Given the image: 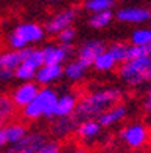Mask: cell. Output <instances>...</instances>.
I'll use <instances>...</instances> for the list:
<instances>
[{
	"instance_id": "7a4b0ae2",
	"label": "cell",
	"mask_w": 151,
	"mask_h": 153,
	"mask_svg": "<svg viewBox=\"0 0 151 153\" xmlns=\"http://www.w3.org/2000/svg\"><path fill=\"white\" fill-rule=\"evenodd\" d=\"M57 93L50 88V86H44V88L38 90L35 99L27 103L24 108H21V115L26 120H38L41 117L53 120V109L57 100Z\"/></svg>"
},
{
	"instance_id": "d6986e66",
	"label": "cell",
	"mask_w": 151,
	"mask_h": 153,
	"mask_svg": "<svg viewBox=\"0 0 151 153\" xmlns=\"http://www.w3.org/2000/svg\"><path fill=\"white\" fill-rule=\"evenodd\" d=\"M21 55H23V64L29 65L30 68L38 70L42 64H44V55H42V49H29L24 47L21 49Z\"/></svg>"
},
{
	"instance_id": "ac0fdd59",
	"label": "cell",
	"mask_w": 151,
	"mask_h": 153,
	"mask_svg": "<svg viewBox=\"0 0 151 153\" xmlns=\"http://www.w3.org/2000/svg\"><path fill=\"white\" fill-rule=\"evenodd\" d=\"M118 61L113 58V55L109 52V50H103L100 55H97V58L94 59L92 62V67L97 70V71H101V73H107V71H112L115 67H116Z\"/></svg>"
},
{
	"instance_id": "5bb4252c",
	"label": "cell",
	"mask_w": 151,
	"mask_h": 153,
	"mask_svg": "<svg viewBox=\"0 0 151 153\" xmlns=\"http://www.w3.org/2000/svg\"><path fill=\"white\" fill-rule=\"evenodd\" d=\"M100 132H101V124L95 118L82 120L76 126V134L82 141H91V140L97 138L100 135Z\"/></svg>"
},
{
	"instance_id": "9c48e42d",
	"label": "cell",
	"mask_w": 151,
	"mask_h": 153,
	"mask_svg": "<svg viewBox=\"0 0 151 153\" xmlns=\"http://www.w3.org/2000/svg\"><path fill=\"white\" fill-rule=\"evenodd\" d=\"M38 90H39L38 88V83H35L32 80L21 82L17 88L12 91V96H11L15 108H20L21 109V108H24L27 103H30L35 99Z\"/></svg>"
},
{
	"instance_id": "2e32d148",
	"label": "cell",
	"mask_w": 151,
	"mask_h": 153,
	"mask_svg": "<svg viewBox=\"0 0 151 153\" xmlns=\"http://www.w3.org/2000/svg\"><path fill=\"white\" fill-rule=\"evenodd\" d=\"M0 134H2V138L6 144H12L27 134V127L20 121H11L8 124H3V127L0 129Z\"/></svg>"
},
{
	"instance_id": "d4e9b609",
	"label": "cell",
	"mask_w": 151,
	"mask_h": 153,
	"mask_svg": "<svg viewBox=\"0 0 151 153\" xmlns=\"http://www.w3.org/2000/svg\"><path fill=\"white\" fill-rule=\"evenodd\" d=\"M130 42L135 44V46H141V44H148V42H151V29L139 27V29L133 30L132 35H130Z\"/></svg>"
},
{
	"instance_id": "ba28073f",
	"label": "cell",
	"mask_w": 151,
	"mask_h": 153,
	"mask_svg": "<svg viewBox=\"0 0 151 153\" xmlns=\"http://www.w3.org/2000/svg\"><path fill=\"white\" fill-rule=\"evenodd\" d=\"M103 50H106L103 41H100V39H86L85 42H82L79 50H77V61L86 68L92 67L94 59Z\"/></svg>"
},
{
	"instance_id": "603a6c76",
	"label": "cell",
	"mask_w": 151,
	"mask_h": 153,
	"mask_svg": "<svg viewBox=\"0 0 151 153\" xmlns=\"http://www.w3.org/2000/svg\"><path fill=\"white\" fill-rule=\"evenodd\" d=\"M115 5V0H86L85 2V8L89 12H101V11H107L112 9Z\"/></svg>"
},
{
	"instance_id": "e575fe53",
	"label": "cell",
	"mask_w": 151,
	"mask_h": 153,
	"mask_svg": "<svg viewBox=\"0 0 151 153\" xmlns=\"http://www.w3.org/2000/svg\"><path fill=\"white\" fill-rule=\"evenodd\" d=\"M148 99H151V86H150V90H148Z\"/></svg>"
},
{
	"instance_id": "1f68e13d",
	"label": "cell",
	"mask_w": 151,
	"mask_h": 153,
	"mask_svg": "<svg viewBox=\"0 0 151 153\" xmlns=\"http://www.w3.org/2000/svg\"><path fill=\"white\" fill-rule=\"evenodd\" d=\"M145 109H147V111H150L151 112V99H147V102H145Z\"/></svg>"
},
{
	"instance_id": "484cf974",
	"label": "cell",
	"mask_w": 151,
	"mask_h": 153,
	"mask_svg": "<svg viewBox=\"0 0 151 153\" xmlns=\"http://www.w3.org/2000/svg\"><path fill=\"white\" fill-rule=\"evenodd\" d=\"M15 114V105L11 97L8 96H0V118L8 120Z\"/></svg>"
},
{
	"instance_id": "d590c367",
	"label": "cell",
	"mask_w": 151,
	"mask_h": 153,
	"mask_svg": "<svg viewBox=\"0 0 151 153\" xmlns=\"http://www.w3.org/2000/svg\"><path fill=\"white\" fill-rule=\"evenodd\" d=\"M74 153H85V152H83V150H76Z\"/></svg>"
},
{
	"instance_id": "6da1fadb",
	"label": "cell",
	"mask_w": 151,
	"mask_h": 153,
	"mask_svg": "<svg viewBox=\"0 0 151 153\" xmlns=\"http://www.w3.org/2000/svg\"><path fill=\"white\" fill-rule=\"evenodd\" d=\"M122 99V91L119 88H103L86 94L80 102H77L74 117L77 121L97 118L100 114H103L106 109L119 103Z\"/></svg>"
},
{
	"instance_id": "52a82bcc",
	"label": "cell",
	"mask_w": 151,
	"mask_h": 153,
	"mask_svg": "<svg viewBox=\"0 0 151 153\" xmlns=\"http://www.w3.org/2000/svg\"><path fill=\"white\" fill-rule=\"evenodd\" d=\"M79 15V11L77 9H63L57 14H55L46 25V32H49L50 35H57L60 30H63L65 27H70L76 18Z\"/></svg>"
},
{
	"instance_id": "83f0119b",
	"label": "cell",
	"mask_w": 151,
	"mask_h": 153,
	"mask_svg": "<svg viewBox=\"0 0 151 153\" xmlns=\"http://www.w3.org/2000/svg\"><path fill=\"white\" fill-rule=\"evenodd\" d=\"M127 44H124V42H113V44H110L109 46V50L112 55H113V58L118 61V62H124L125 61V53H127Z\"/></svg>"
},
{
	"instance_id": "8992f818",
	"label": "cell",
	"mask_w": 151,
	"mask_h": 153,
	"mask_svg": "<svg viewBox=\"0 0 151 153\" xmlns=\"http://www.w3.org/2000/svg\"><path fill=\"white\" fill-rule=\"evenodd\" d=\"M46 140H47L46 135L41 132H30V134L27 132L17 143L9 144L6 153H38L39 147Z\"/></svg>"
},
{
	"instance_id": "7c38bea8",
	"label": "cell",
	"mask_w": 151,
	"mask_h": 153,
	"mask_svg": "<svg viewBox=\"0 0 151 153\" xmlns=\"http://www.w3.org/2000/svg\"><path fill=\"white\" fill-rule=\"evenodd\" d=\"M116 20L122 21V23H130V25H139L145 23L151 18V11L145 8H122L115 14Z\"/></svg>"
},
{
	"instance_id": "cb8c5ba5",
	"label": "cell",
	"mask_w": 151,
	"mask_h": 153,
	"mask_svg": "<svg viewBox=\"0 0 151 153\" xmlns=\"http://www.w3.org/2000/svg\"><path fill=\"white\" fill-rule=\"evenodd\" d=\"M141 56H151V42L148 44H141V46H128L127 53H125V61L133 59V58H141Z\"/></svg>"
},
{
	"instance_id": "8fae6325",
	"label": "cell",
	"mask_w": 151,
	"mask_h": 153,
	"mask_svg": "<svg viewBox=\"0 0 151 153\" xmlns=\"http://www.w3.org/2000/svg\"><path fill=\"white\" fill-rule=\"evenodd\" d=\"M71 53H73L71 44H59V46L49 44L42 49L44 64H63L70 58Z\"/></svg>"
},
{
	"instance_id": "9a60e30c",
	"label": "cell",
	"mask_w": 151,
	"mask_h": 153,
	"mask_svg": "<svg viewBox=\"0 0 151 153\" xmlns=\"http://www.w3.org/2000/svg\"><path fill=\"white\" fill-rule=\"evenodd\" d=\"M125 115H127V108L121 103L119 105L116 103V105L110 106L109 109H106L103 114H100L97 117V120L101 124V127H109V126H113L115 123L121 121Z\"/></svg>"
},
{
	"instance_id": "e0dca14e",
	"label": "cell",
	"mask_w": 151,
	"mask_h": 153,
	"mask_svg": "<svg viewBox=\"0 0 151 153\" xmlns=\"http://www.w3.org/2000/svg\"><path fill=\"white\" fill-rule=\"evenodd\" d=\"M76 106H77V97L74 94H62L56 100V105L53 109V118L74 114Z\"/></svg>"
},
{
	"instance_id": "ffe728a7",
	"label": "cell",
	"mask_w": 151,
	"mask_h": 153,
	"mask_svg": "<svg viewBox=\"0 0 151 153\" xmlns=\"http://www.w3.org/2000/svg\"><path fill=\"white\" fill-rule=\"evenodd\" d=\"M85 73H86V67H83V65L76 59L73 62H68L65 67H63V74H65V77L71 82H79L85 77Z\"/></svg>"
},
{
	"instance_id": "74e56055",
	"label": "cell",
	"mask_w": 151,
	"mask_h": 153,
	"mask_svg": "<svg viewBox=\"0 0 151 153\" xmlns=\"http://www.w3.org/2000/svg\"><path fill=\"white\" fill-rule=\"evenodd\" d=\"M50 2H57V0H50Z\"/></svg>"
},
{
	"instance_id": "4fadbf2b",
	"label": "cell",
	"mask_w": 151,
	"mask_h": 153,
	"mask_svg": "<svg viewBox=\"0 0 151 153\" xmlns=\"http://www.w3.org/2000/svg\"><path fill=\"white\" fill-rule=\"evenodd\" d=\"M77 123L79 121L76 120L73 114L65 115V117H55V121L52 123V127H50V132L55 138H65L73 130H76Z\"/></svg>"
},
{
	"instance_id": "3957f363",
	"label": "cell",
	"mask_w": 151,
	"mask_h": 153,
	"mask_svg": "<svg viewBox=\"0 0 151 153\" xmlns=\"http://www.w3.org/2000/svg\"><path fill=\"white\" fill-rule=\"evenodd\" d=\"M151 65V56H141L127 59L121 64L118 74L130 86H139L148 83V67Z\"/></svg>"
},
{
	"instance_id": "44dd1931",
	"label": "cell",
	"mask_w": 151,
	"mask_h": 153,
	"mask_svg": "<svg viewBox=\"0 0 151 153\" xmlns=\"http://www.w3.org/2000/svg\"><path fill=\"white\" fill-rule=\"evenodd\" d=\"M112 20H113L112 9L101 11V12H94L91 15V18H89V26L92 29H103L106 26H109Z\"/></svg>"
},
{
	"instance_id": "7402d4cb",
	"label": "cell",
	"mask_w": 151,
	"mask_h": 153,
	"mask_svg": "<svg viewBox=\"0 0 151 153\" xmlns=\"http://www.w3.org/2000/svg\"><path fill=\"white\" fill-rule=\"evenodd\" d=\"M0 59H2V67L9 68V70H15L23 62V55H21V50L11 49V50L0 55Z\"/></svg>"
},
{
	"instance_id": "836d02e7",
	"label": "cell",
	"mask_w": 151,
	"mask_h": 153,
	"mask_svg": "<svg viewBox=\"0 0 151 153\" xmlns=\"http://www.w3.org/2000/svg\"><path fill=\"white\" fill-rule=\"evenodd\" d=\"M3 121H5V120H2V118H0V129L3 127Z\"/></svg>"
},
{
	"instance_id": "f546056e",
	"label": "cell",
	"mask_w": 151,
	"mask_h": 153,
	"mask_svg": "<svg viewBox=\"0 0 151 153\" xmlns=\"http://www.w3.org/2000/svg\"><path fill=\"white\" fill-rule=\"evenodd\" d=\"M38 153H60V144L55 140H46L39 147Z\"/></svg>"
},
{
	"instance_id": "5b68a950",
	"label": "cell",
	"mask_w": 151,
	"mask_h": 153,
	"mask_svg": "<svg viewBox=\"0 0 151 153\" xmlns=\"http://www.w3.org/2000/svg\"><path fill=\"white\" fill-rule=\"evenodd\" d=\"M119 137L127 147L138 150V149H142L150 141V129L142 123L128 124L127 127L121 130Z\"/></svg>"
},
{
	"instance_id": "d6a6232c",
	"label": "cell",
	"mask_w": 151,
	"mask_h": 153,
	"mask_svg": "<svg viewBox=\"0 0 151 153\" xmlns=\"http://www.w3.org/2000/svg\"><path fill=\"white\" fill-rule=\"evenodd\" d=\"M3 144H5V141H3V138H2V134H0V149L3 147Z\"/></svg>"
},
{
	"instance_id": "8d00e7d4",
	"label": "cell",
	"mask_w": 151,
	"mask_h": 153,
	"mask_svg": "<svg viewBox=\"0 0 151 153\" xmlns=\"http://www.w3.org/2000/svg\"><path fill=\"white\" fill-rule=\"evenodd\" d=\"M0 68H2V59H0Z\"/></svg>"
},
{
	"instance_id": "4dcf8cb0",
	"label": "cell",
	"mask_w": 151,
	"mask_h": 153,
	"mask_svg": "<svg viewBox=\"0 0 151 153\" xmlns=\"http://www.w3.org/2000/svg\"><path fill=\"white\" fill-rule=\"evenodd\" d=\"M14 77H15L14 76V70H9V68H5V67L0 68V80L2 82H9Z\"/></svg>"
},
{
	"instance_id": "f1b7e54d",
	"label": "cell",
	"mask_w": 151,
	"mask_h": 153,
	"mask_svg": "<svg viewBox=\"0 0 151 153\" xmlns=\"http://www.w3.org/2000/svg\"><path fill=\"white\" fill-rule=\"evenodd\" d=\"M76 36H77V30L74 27H71V26L65 27L63 30H60L57 33V39H59L60 44H71V42L76 39Z\"/></svg>"
},
{
	"instance_id": "4316f807",
	"label": "cell",
	"mask_w": 151,
	"mask_h": 153,
	"mask_svg": "<svg viewBox=\"0 0 151 153\" xmlns=\"http://www.w3.org/2000/svg\"><path fill=\"white\" fill-rule=\"evenodd\" d=\"M35 73H36V70L30 68L29 65H26V64H23V62H21L18 67L14 70V76H15V79H18L20 82L33 80V79H35Z\"/></svg>"
},
{
	"instance_id": "277c9868",
	"label": "cell",
	"mask_w": 151,
	"mask_h": 153,
	"mask_svg": "<svg viewBox=\"0 0 151 153\" xmlns=\"http://www.w3.org/2000/svg\"><path fill=\"white\" fill-rule=\"evenodd\" d=\"M46 29L36 23H21L18 25L9 35L8 44L14 50H21L27 47L29 44H36V42L44 39Z\"/></svg>"
},
{
	"instance_id": "30bf717a",
	"label": "cell",
	"mask_w": 151,
	"mask_h": 153,
	"mask_svg": "<svg viewBox=\"0 0 151 153\" xmlns=\"http://www.w3.org/2000/svg\"><path fill=\"white\" fill-rule=\"evenodd\" d=\"M63 76L62 64H42L35 73V79L38 85L50 86L52 83L57 82Z\"/></svg>"
}]
</instances>
